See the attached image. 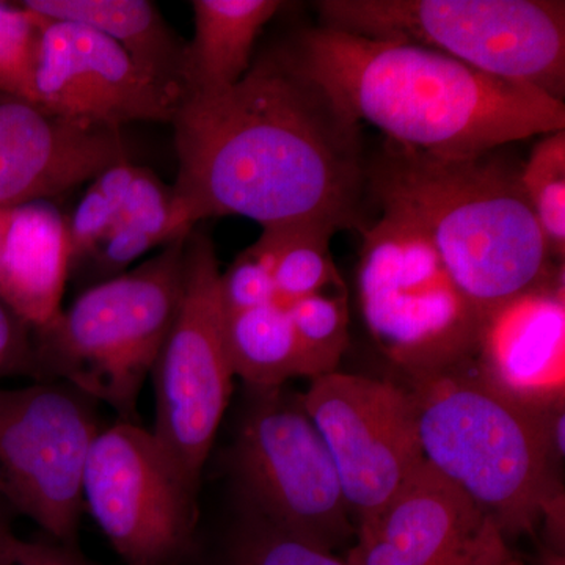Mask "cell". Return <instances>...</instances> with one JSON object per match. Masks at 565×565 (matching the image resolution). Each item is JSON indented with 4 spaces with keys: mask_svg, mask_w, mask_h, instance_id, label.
Instances as JSON below:
<instances>
[{
    "mask_svg": "<svg viewBox=\"0 0 565 565\" xmlns=\"http://www.w3.org/2000/svg\"><path fill=\"white\" fill-rule=\"evenodd\" d=\"M188 221L243 215L263 226L362 233L366 161L360 122L294 65L282 46L234 87L184 95L172 121Z\"/></svg>",
    "mask_w": 565,
    "mask_h": 565,
    "instance_id": "6da1fadb",
    "label": "cell"
},
{
    "mask_svg": "<svg viewBox=\"0 0 565 565\" xmlns=\"http://www.w3.org/2000/svg\"><path fill=\"white\" fill-rule=\"evenodd\" d=\"M282 50L356 121L427 154H482L565 129L563 102L416 44L316 28Z\"/></svg>",
    "mask_w": 565,
    "mask_h": 565,
    "instance_id": "7a4b0ae2",
    "label": "cell"
},
{
    "mask_svg": "<svg viewBox=\"0 0 565 565\" xmlns=\"http://www.w3.org/2000/svg\"><path fill=\"white\" fill-rule=\"evenodd\" d=\"M520 169L497 150L444 158L390 140L366 161L367 199L423 230L482 321L564 273L526 202Z\"/></svg>",
    "mask_w": 565,
    "mask_h": 565,
    "instance_id": "3957f363",
    "label": "cell"
},
{
    "mask_svg": "<svg viewBox=\"0 0 565 565\" xmlns=\"http://www.w3.org/2000/svg\"><path fill=\"white\" fill-rule=\"evenodd\" d=\"M424 459L503 534L531 533L563 497L553 407L505 392L473 360L412 381ZM564 399V397H563Z\"/></svg>",
    "mask_w": 565,
    "mask_h": 565,
    "instance_id": "277c9868",
    "label": "cell"
},
{
    "mask_svg": "<svg viewBox=\"0 0 565 565\" xmlns=\"http://www.w3.org/2000/svg\"><path fill=\"white\" fill-rule=\"evenodd\" d=\"M188 236L82 289L68 308L33 329L35 382H66L109 405L120 422L137 423L141 390L180 305Z\"/></svg>",
    "mask_w": 565,
    "mask_h": 565,
    "instance_id": "5b68a950",
    "label": "cell"
},
{
    "mask_svg": "<svg viewBox=\"0 0 565 565\" xmlns=\"http://www.w3.org/2000/svg\"><path fill=\"white\" fill-rule=\"evenodd\" d=\"M316 10L321 28L441 52L564 103L563 0H321Z\"/></svg>",
    "mask_w": 565,
    "mask_h": 565,
    "instance_id": "8992f818",
    "label": "cell"
},
{
    "mask_svg": "<svg viewBox=\"0 0 565 565\" xmlns=\"http://www.w3.org/2000/svg\"><path fill=\"white\" fill-rule=\"evenodd\" d=\"M230 498L323 552L356 534L337 467L288 385L243 386L222 452Z\"/></svg>",
    "mask_w": 565,
    "mask_h": 565,
    "instance_id": "52a82bcc",
    "label": "cell"
},
{
    "mask_svg": "<svg viewBox=\"0 0 565 565\" xmlns=\"http://www.w3.org/2000/svg\"><path fill=\"white\" fill-rule=\"evenodd\" d=\"M362 237L356 288L381 351L412 381L476 359L482 316L423 230L382 210Z\"/></svg>",
    "mask_w": 565,
    "mask_h": 565,
    "instance_id": "ba28073f",
    "label": "cell"
},
{
    "mask_svg": "<svg viewBox=\"0 0 565 565\" xmlns=\"http://www.w3.org/2000/svg\"><path fill=\"white\" fill-rule=\"evenodd\" d=\"M221 274L211 237L193 228L185 241L180 305L150 375L156 401L151 434L199 497L234 393Z\"/></svg>",
    "mask_w": 565,
    "mask_h": 565,
    "instance_id": "9c48e42d",
    "label": "cell"
},
{
    "mask_svg": "<svg viewBox=\"0 0 565 565\" xmlns=\"http://www.w3.org/2000/svg\"><path fill=\"white\" fill-rule=\"evenodd\" d=\"M99 405L61 381L0 386V497L63 544L79 546L85 465L106 427Z\"/></svg>",
    "mask_w": 565,
    "mask_h": 565,
    "instance_id": "30bf717a",
    "label": "cell"
},
{
    "mask_svg": "<svg viewBox=\"0 0 565 565\" xmlns=\"http://www.w3.org/2000/svg\"><path fill=\"white\" fill-rule=\"evenodd\" d=\"M84 504L125 565H181L199 525L200 497L182 482L151 430L118 422L96 438Z\"/></svg>",
    "mask_w": 565,
    "mask_h": 565,
    "instance_id": "8fae6325",
    "label": "cell"
},
{
    "mask_svg": "<svg viewBox=\"0 0 565 565\" xmlns=\"http://www.w3.org/2000/svg\"><path fill=\"white\" fill-rule=\"evenodd\" d=\"M302 401L332 456L355 527L426 463L411 390L334 371L311 381Z\"/></svg>",
    "mask_w": 565,
    "mask_h": 565,
    "instance_id": "7c38bea8",
    "label": "cell"
},
{
    "mask_svg": "<svg viewBox=\"0 0 565 565\" xmlns=\"http://www.w3.org/2000/svg\"><path fill=\"white\" fill-rule=\"evenodd\" d=\"M35 102L96 125L172 122L182 92L139 65L103 33L43 18Z\"/></svg>",
    "mask_w": 565,
    "mask_h": 565,
    "instance_id": "4fadbf2b",
    "label": "cell"
},
{
    "mask_svg": "<svg viewBox=\"0 0 565 565\" xmlns=\"http://www.w3.org/2000/svg\"><path fill=\"white\" fill-rule=\"evenodd\" d=\"M125 161L120 129L0 90V211L51 200Z\"/></svg>",
    "mask_w": 565,
    "mask_h": 565,
    "instance_id": "5bb4252c",
    "label": "cell"
},
{
    "mask_svg": "<svg viewBox=\"0 0 565 565\" xmlns=\"http://www.w3.org/2000/svg\"><path fill=\"white\" fill-rule=\"evenodd\" d=\"M489 519L438 473L422 468L373 516L356 526L345 565H435L484 530Z\"/></svg>",
    "mask_w": 565,
    "mask_h": 565,
    "instance_id": "9a60e30c",
    "label": "cell"
},
{
    "mask_svg": "<svg viewBox=\"0 0 565 565\" xmlns=\"http://www.w3.org/2000/svg\"><path fill=\"white\" fill-rule=\"evenodd\" d=\"M564 273L490 313L478 366L505 392L535 404L564 397Z\"/></svg>",
    "mask_w": 565,
    "mask_h": 565,
    "instance_id": "2e32d148",
    "label": "cell"
},
{
    "mask_svg": "<svg viewBox=\"0 0 565 565\" xmlns=\"http://www.w3.org/2000/svg\"><path fill=\"white\" fill-rule=\"evenodd\" d=\"M68 217L52 200L6 211L0 247V300L32 329L62 310L70 281Z\"/></svg>",
    "mask_w": 565,
    "mask_h": 565,
    "instance_id": "e0dca14e",
    "label": "cell"
},
{
    "mask_svg": "<svg viewBox=\"0 0 565 565\" xmlns=\"http://www.w3.org/2000/svg\"><path fill=\"white\" fill-rule=\"evenodd\" d=\"M285 7L278 0H193V39L185 44L182 96L234 87L252 66L267 22Z\"/></svg>",
    "mask_w": 565,
    "mask_h": 565,
    "instance_id": "ac0fdd59",
    "label": "cell"
},
{
    "mask_svg": "<svg viewBox=\"0 0 565 565\" xmlns=\"http://www.w3.org/2000/svg\"><path fill=\"white\" fill-rule=\"evenodd\" d=\"M193 228L178 207L173 188H167L151 170L137 167L106 239L70 278L81 282L82 289L109 280L152 248L188 236Z\"/></svg>",
    "mask_w": 565,
    "mask_h": 565,
    "instance_id": "d6986e66",
    "label": "cell"
},
{
    "mask_svg": "<svg viewBox=\"0 0 565 565\" xmlns=\"http://www.w3.org/2000/svg\"><path fill=\"white\" fill-rule=\"evenodd\" d=\"M25 9L46 20L68 21L103 33L150 71L182 92L185 44L158 7L147 0H25Z\"/></svg>",
    "mask_w": 565,
    "mask_h": 565,
    "instance_id": "ffe728a7",
    "label": "cell"
},
{
    "mask_svg": "<svg viewBox=\"0 0 565 565\" xmlns=\"http://www.w3.org/2000/svg\"><path fill=\"white\" fill-rule=\"evenodd\" d=\"M181 565H345L299 535L230 498L221 519L204 523L199 515L193 544Z\"/></svg>",
    "mask_w": 565,
    "mask_h": 565,
    "instance_id": "44dd1931",
    "label": "cell"
},
{
    "mask_svg": "<svg viewBox=\"0 0 565 565\" xmlns=\"http://www.w3.org/2000/svg\"><path fill=\"white\" fill-rule=\"evenodd\" d=\"M225 345L234 377L255 388L288 385L307 377L288 308L278 302L225 315Z\"/></svg>",
    "mask_w": 565,
    "mask_h": 565,
    "instance_id": "7402d4cb",
    "label": "cell"
},
{
    "mask_svg": "<svg viewBox=\"0 0 565 565\" xmlns=\"http://www.w3.org/2000/svg\"><path fill=\"white\" fill-rule=\"evenodd\" d=\"M337 233L316 223L263 228L258 241L273 262L275 302L288 307L313 294L345 288L330 253Z\"/></svg>",
    "mask_w": 565,
    "mask_h": 565,
    "instance_id": "603a6c76",
    "label": "cell"
},
{
    "mask_svg": "<svg viewBox=\"0 0 565 565\" xmlns=\"http://www.w3.org/2000/svg\"><path fill=\"white\" fill-rule=\"evenodd\" d=\"M520 184L555 262L565 256V129L546 134L520 169Z\"/></svg>",
    "mask_w": 565,
    "mask_h": 565,
    "instance_id": "cb8c5ba5",
    "label": "cell"
},
{
    "mask_svg": "<svg viewBox=\"0 0 565 565\" xmlns=\"http://www.w3.org/2000/svg\"><path fill=\"white\" fill-rule=\"evenodd\" d=\"M307 377H322L334 373L349 344L348 291L333 289L313 294L289 303Z\"/></svg>",
    "mask_w": 565,
    "mask_h": 565,
    "instance_id": "d4e9b609",
    "label": "cell"
},
{
    "mask_svg": "<svg viewBox=\"0 0 565 565\" xmlns=\"http://www.w3.org/2000/svg\"><path fill=\"white\" fill-rule=\"evenodd\" d=\"M136 169L137 166L129 161L115 163L90 181V188L68 217L70 275L106 239Z\"/></svg>",
    "mask_w": 565,
    "mask_h": 565,
    "instance_id": "484cf974",
    "label": "cell"
},
{
    "mask_svg": "<svg viewBox=\"0 0 565 565\" xmlns=\"http://www.w3.org/2000/svg\"><path fill=\"white\" fill-rule=\"evenodd\" d=\"M43 25V17L21 2H0V90L35 102Z\"/></svg>",
    "mask_w": 565,
    "mask_h": 565,
    "instance_id": "4316f807",
    "label": "cell"
},
{
    "mask_svg": "<svg viewBox=\"0 0 565 565\" xmlns=\"http://www.w3.org/2000/svg\"><path fill=\"white\" fill-rule=\"evenodd\" d=\"M275 296L273 262L259 241L221 274L223 315L243 313L273 303Z\"/></svg>",
    "mask_w": 565,
    "mask_h": 565,
    "instance_id": "83f0119b",
    "label": "cell"
},
{
    "mask_svg": "<svg viewBox=\"0 0 565 565\" xmlns=\"http://www.w3.org/2000/svg\"><path fill=\"white\" fill-rule=\"evenodd\" d=\"M20 377L36 381L33 329L0 300V382Z\"/></svg>",
    "mask_w": 565,
    "mask_h": 565,
    "instance_id": "f1b7e54d",
    "label": "cell"
},
{
    "mask_svg": "<svg viewBox=\"0 0 565 565\" xmlns=\"http://www.w3.org/2000/svg\"><path fill=\"white\" fill-rule=\"evenodd\" d=\"M0 565H98L81 552L79 546L63 544L50 535L22 539L11 534L0 545Z\"/></svg>",
    "mask_w": 565,
    "mask_h": 565,
    "instance_id": "f546056e",
    "label": "cell"
},
{
    "mask_svg": "<svg viewBox=\"0 0 565 565\" xmlns=\"http://www.w3.org/2000/svg\"><path fill=\"white\" fill-rule=\"evenodd\" d=\"M505 545L508 542L504 541L503 534L489 520L484 530L476 535L470 544L435 565H487Z\"/></svg>",
    "mask_w": 565,
    "mask_h": 565,
    "instance_id": "4dcf8cb0",
    "label": "cell"
},
{
    "mask_svg": "<svg viewBox=\"0 0 565 565\" xmlns=\"http://www.w3.org/2000/svg\"><path fill=\"white\" fill-rule=\"evenodd\" d=\"M14 519H17V515L11 511L10 505L6 503V500L0 497V545H2L3 542L14 533Z\"/></svg>",
    "mask_w": 565,
    "mask_h": 565,
    "instance_id": "1f68e13d",
    "label": "cell"
},
{
    "mask_svg": "<svg viewBox=\"0 0 565 565\" xmlns=\"http://www.w3.org/2000/svg\"><path fill=\"white\" fill-rule=\"evenodd\" d=\"M487 565H526L522 563V561L516 559V557L512 556L511 550H509V545H505L503 550L497 553L490 559V563Z\"/></svg>",
    "mask_w": 565,
    "mask_h": 565,
    "instance_id": "d6a6232c",
    "label": "cell"
},
{
    "mask_svg": "<svg viewBox=\"0 0 565 565\" xmlns=\"http://www.w3.org/2000/svg\"><path fill=\"white\" fill-rule=\"evenodd\" d=\"M541 565H565V553H557L545 548L542 552Z\"/></svg>",
    "mask_w": 565,
    "mask_h": 565,
    "instance_id": "836d02e7",
    "label": "cell"
},
{
    "mask_svg": "<svg viewBox=\"0 0 565 565\" xmlns=\"http://www.w3.org/2000/svg\"><path fill=\"white\" fill-rule=\"evenodd\" d=\"M3 222H6V211H0V247H2Z\"/></svg>",
    "mask_w": 565,
    "mask_h": 565,
    "instance_id": "e575fe53",
    "label": "cell"
}]
</instances>
